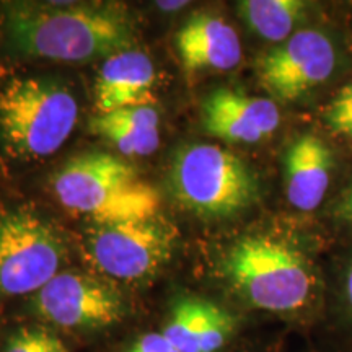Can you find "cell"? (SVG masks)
<instances>
[{"instance_id":"2","label":"cell","mask_w":352,"mask_h":352,"mask_svg":"<svg viewBox=\"0 0 352 352\" xmlns=\"http://www.w3.org/2000/svg\"><path fill=\"white\" fill-rule=\"evenodd\" d=\"M220 276L250 310L298 323L323 318L327 287L310 258L271 235H245L227 250Z\"/></svg>"},{"instance_id":"5","label":"cell","mask_w":352,"mask_h":352,"mask_svg":"<svg viewBox=\"0 0 352 352\" xmlns=\"http://www.w3.org/2000/svg\"><path fill=\"white\" fill-rule=\"evenodd\" d=\"M175 201L201 219L235 217L259 197L254 171L227 148L192 144L179 148L170 166Z\"/></svg>"},{"instance_id":"20","label":"cell","mask_w":352,"mask_h":352,"mask_svg":"<svg viewBox=\"0 0 352 352\" xmlns=\"http://www.w3.org/2000/svg\"><path fill=\"white\" fill-rule=\"evenodd\" d=\"M126 352H178L164 333H148L132 344Z\"/></svg>"},{"instance_id":"11","label":"cell","mask_w":352,"mask_h":352,"mask_svg":"<svg viewBox=\"0 0 352 352\" xmlns=\"http://www.w3.org/2000/svg\"><path fill=\"white\" fill-rule=\"evenodd\" d=\"M239 328L240 316L228 307L186 296L173 303L162 333L178 352H223Z\"/></svg>"},{"instance_id":"17","label":"cell","mask_w":352,"mask_h":352,"mask_svg":"<svg viewBox=\"0 0 352 352\" xmlns=\"http://www.w3.org/2000/svg\"><path fill=\"white\" fill-rule=\"evenodd\" d=\"M324 314L352 347V259L342 267L331 292L327 294L323 316Z\"/></svg>"},{"instance_id":"7","label":"cell","mask_w":352,"mask_h":352,"mask_svg":"<svg viewBox=\"0 0 352 352\" xmlns=\"http://www.w3.org/2000/svg\"><path fill=\"white\" fill-rule=\"evenodd\" d=\"M175 239L173 227L157 217L94 223L83 233L82 248L100 274L134 283L152 277L168 261Z\"/></svg>"},{"instance_id":"12","label":"cell","mask_w":352,"mask_h":352,"mask_svg":"<svg viewBox=\"0 0 352 352\" xmlns=\"http://www.w3.org/2000/svg\"><path fill=\"white\" fill-rule=\"evenodd\" d=\"M175 43L188 76L201 70H230L241 60L239 34L215 13L197 12L189 16Z\"/></svg>"},{"instance_id":"14","label":"cell","mask_w":352,"mask_h":352,"mask_svg":"<svg viewBox=\"0 0 352 352\" xmlns=\"http://www.w3.org/2000/svg\"><path fill=\"white\" fill-rule=\"evenodd\" d=\"M334 157L331 148L316 134L305 132L289 145L284 157V186L290 206L315 210L331 183Z\"/></svg>"},{"instance_id":"9","label":"cell","mask_w":352,"mask_h":352,"mask_svg":"<svg viewBox=\"0 0 352 352\" xmlns=\"http://www.w3.org/2000/svg\"><path fill=\"white\" fill-rule=\"evenodd\" d=\"M32 310L64 329H103L126 315L120 290L85 272L60 271L32 297Z\"/></svg>"},{"instance_id":"16","label":"cell","mask_w":352,"mask_h":352,"mask_svg":"<svg viewBox=\"0 0 352 352\" xmlns=\"http://www.w3.org/2000/svg\"><path fill=\"white\" fill-rule=\"evenodd\" d=\"M308 3L303 0H243L236 12L256 36L271 43H284L305 20Z\"/></svg>"},{"instance_id":"8","label":"cell","mask_w":352,"mask_h":352,"mask_svg":"<svg viewBox=\"0 0 352 352\" xmlns=\"http://www.w3.org/2000/svg\"><path fill=\"white\" fill-rule=\"evenodd\" d=\"M336 44L321 30H298L258 60V80L272 98L294 103L333 77Z\"/></svg>"},{"instance_id":"4","label":"cell","mask_w":352,"mask_h":352,"mask_svg":"<svg viewBox=\"0 0 352 352\" xmlns=\"http://www.w3.org/2000/svg\"><path fill=\"white\" fill-rule=\"evenodd\" d=\"M78 103L50 78L16 77L0 87V147L15 160H39L59 151L76 129Z\"/></svg>"},{"instance_id":"18","label":"cell","mask_w":352,"mask_h":352,"mask_svg":"<svg viewBox=\"0 0 352 352\" xmlns=\"http://www.w3.org/2000/svg\"><path fill=\"white\" fill-rule=\"evenodd\" d=\"M3 352H69L54 333L46 328L25 327L8 336Z\"/></svg>"},{"instance_id":"19","label":"cell","mask_w":352,"mask_h":352,"mask_svg":"<svg viewBox=\"0 0 352 352\" xmlns=\"http://www.w3.org/2000/svg\"><path fill=\"white\" fill-rule=\"evenodd\" d=\"M323 118L333 134L352 139V83L336 91L324 108Z\"/></svg>"},{"instance_id":"1","label":"cell","mask_w":352,"mask_h":352,"mask_svg":"<svg viewBox=\"0 0 352 352\" xmlns=\"http://www.w3.org/2000/svg\"><path fill=\"white\" fill-rule=\"evenodd\" d=\"M2 33L16 54L57 63L107 60L138 41L134 20L116 3H8Z\"/></svg>"},{"instance_id":"3","label":"cell","mask_w":352,"mask_h":352,"mask_svg":"<svg viewBox=\"0 0 352 352\" xmlns=\"http://www.w3.org/2000/svg\"><path fill=\"white\" fill-rule=\"evenodd\" d=\"M52 191L70 212L94 223L155 219L157 189L134 166L107 152H85L69 158L52 178Z\"/></svg>"},{"instance_id":"21","label":"cell","mask_w":352,"mask_h":352,"mask_svg":"<svg viewBox=\"0 0 352 352\" xmlns=\"http://www.w3.org/2000/svg\"><path fill=\"white\" fill-rule=\"evenodd\" d=\"M334 215H336L338 219L344 220V222L352 223V184L347 188L344 196L341 197L340 204H338L336 210H334Z\"/></svg>"},{"instance_id":"13","label":"cell","mask_w":352,"mask_h":352,"mask_svg":"<svg viewBox=\"0 0 352 352\" xmlns=\"http://www.w3.org/2000/svg\"><path fill=\"white\" fill-rule=\"evenodd\" d=\"M155 78V65L144 51L129 50L108 57L95 80L96 114L151 104Z\"/></svg>"},{"instance_id":"10","label":"cell","mask_w":352,"mask_h":352,"mask_svg":"<svg viewBox=\"0 0 352 352\" xmlns=\"http://www.w3.org/2000/svg\"><path fill=\"white\" fill-rule=\"evenodd\" d=\"M202 129L232 144H258L271 138L280 122L276 101L232 88H217L201 107Z\"/></svg>"},{"instance_id":"22","label":"cell","mask_w":352,"mask_h":352,"mask_svg":"<svg viewBox=\"0 0 352 352\" xmlns=\"http://www.w3.org/2000/svg\"><path fill=\"white\" fill-rule=\"evenodd\" d=\"M158 6L164 8V10H178V8L186 6V2H160Z\"/></svg>"},{"instance_id":"6","label":"cell","mask_w":352,"mask_h":352,"mask_svg":"<svg viewBox=\"0 0 352 352\" xmlns=\"http://www.w3.org/2000/svg\"><path fill=\"white\" fill-rule=\"evenodd\" d=\"M67 256L59 230L28 208L0 209V300L34 296Z\"/></svg>"},{"instance_id":"15","label":"cell","mask_w":352,"mask_h":352,"mask_svg":"<svg viewBox=\"0 0 352 352\" xmlns=\"http://www.w3.org/2000/svg\"><path fill=\"white\" fill-rule=\"evenodd\" d=\"M158 122L157 109L147 104L96 114L90 121V131L127 157H145L160 144Z\"/></svg>"}]
</instances>
